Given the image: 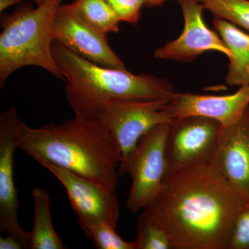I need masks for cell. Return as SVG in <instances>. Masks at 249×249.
Returning <instances> with one entry per match:
<instances>
[{"instance_id": "obj_1", "label": "cell", "mask_w": 249, "mask_h": 249, "mask_svg": "<svg viewBox=\"0 0 249 249\" xmlns=\"http://www.w3.org/2000/svg\"><path fill=\"white\" fill-rule=\"evenodd\" d=\"M249 201L210 163L170 170L142 210L168 232L173 249H228Z\"/></svg>"}, {"instance_id": "obj_2", "label": "cell", "mask_w": 249, "mask_h": 249, "mask_svg": "<svg viewBox=\"0 0 249 249\" xmlns=\"http://www.w3.org/2000/svg\"><path fill=\"white\" fill-rule=\"evenodd\" d=\"M17 143L37 163L65 168L116 193L122 151L99 122L75 116L61 124L51 122L33 128L19 119Z\"/></svg>"}, {"instance_id": "obj_3", "label": "cell", "mask_w": 249, "mask_h": 249, "mask_svg": "<svg viewBox=\"0 0 249 249\" xmlns=\"http://www.w3.org/2000/svg\"><path fill=\"white\" fill-rule=\"evenodd\" d=\"M53 58L65 81L67 101L75 116L93 121L107 103L119 100H170L176 94L168 80L134 74L126 69L101 66L53 40Z\"/></svg>"}, {"instance_id": "obj_4", "label": "cell", "mask_w": 249, "mask_h": 249, "mask_svg": "<svg viewBox=\"0 0 249 249\" xmlns=\"http://www.w3.org/2000/svg\"><path fill=\"white\" fill-rule=\"evenodd\" d=\"M63 0H45L34 9L25 3L11 14L1 15L0 86L19 69H43L58 79L63 76L52 52L55 15Z\"/></svg>"}, {"instance_id": "obj_5", "label": "cell", "mask_w": 249, "mask_h": 249, "mask_svg": "<svg viewBox=\"0 0 249 249\" xmlns=\"http://www.w3.org/2000/svg\"><path fill=\"white\" fill-rule=\"evenodd\" d=\"M171 124L155 126L144 134L137 147L119 166L132 183L126 207L132 213L143 209L159 193L168 173L166 140Z\"/></svg>"}, {"instance_id": "obj_6", "label": "cell", "mask_w": 249, "mask_h": 249, "mask_svg": "<svg viewBox=\"0 0 249 249\" xmlns=\"http://www.w3.org/2000/svg\"><path fill=\"white\" fill-rule=\"evenodd\" d=\"M170 100L112 101L106 105L93 121L105 126L119 142L123 161L132 153L144 134L158 124H172L175 121L166 108Z\"/></svg>"}, {"instance_id": "obj_7", "label": "cell", "mask_w": 249, "mask_h": 249, "mask_svg": "<svg viewBox=\"0 0 249 249\" xmlns=\"http://www.w3.org/2000/svg\"><path fill=\"white\" fill-rule=\"evenodd\" d=\"M222 129L220 123L202 116H187L174 121L165 148L168 171L209 163Z\"/></svg>"}, {"instance_id": "obj_8", "label": "cell", "mask_w": 249, "mask_h": 249, "mask_svg": "<svg viewBox=\"0 0 249 249\" xmlns=\"http://www.w3.org/2000/svg\"><path fill=\"white\" fill-rule=\"evenodd\" d=\"M19 120L15 107L0 116V232L16 237L27 249H30L29 232L22 229L18 219L19 204L14 178Z\"/></svg>"}, {"instance_id": "obj_9", "label": "cell", "mask_w": 249, "mask_h": 249, "mask_svg": "<svg viewBox=\"0 0 249 249\" xmlns=\"http://www.w3.org/2000/svg\"><path fill=\"white\" fill-rule=\"evenodd\" d=\"M53 40L82 58L101 66L126 69L105 35L85 22L70 4H61L53 21Z\"/></svg>"}, {"instance_id": "obj_10", "label": "cell", "mask_w": 249, "mask_h": 249, "mask_svg": "<svg viewBox=\"0 0 249 249\" xmlns=\"http://www.w3.org/2000/svg\"><path fill=\"white\" fill-rule=\"evenodd\" d=\"M178 1L184 19L182 33L176 40L170 41L163 47L156 49L154 58L189 62L209 51L219 52L230 58L231 52L222 37L205 24L203 4L196 0Z\"/></svg>"}, {"instance_id": "obj_11", "label": "cell", "mask_w": 249, "mask_h": 249, "mask_svg": "<svg viewBox=\"0 0 249 249\" xmlns=\"http://www.w3.org/2000/svg\"><path fill=\"white\" fill-rule=\"evenodd\" d=\"M40 164L53 174L65 188L78 220H99L116 229L121 213L116 193L52 163L42 162Z\"/></svg>"}, {"instance_id": "obj_12", "label": "cell", "mask_w": 249, "mask_h": 249, "mask_svg": "<svg viewBox=\"0 0 249 249\" xmlns=\"http://www.w3.org/2000/svg\"><path fill=\"white\" fill-rule=\"evenodd\" d=\"M209 163L249 201V106L237 122L223 127Z\"/></svg>"}, {"instance_id": "obj_13", "label": "cell", "mask_w": 249, "mask_h": 249, "mask_svg": "<svg viewBox=\"0 0 249 249\" xmlns=\"http://www.w3.org/2000/svg\"><path fill=\"white\" fill-rule=\"evenodd\" d=\"M249 106V85L241 86L235 93L225 96L176 93L166 108L174 119L202 116L228 127L237 122Z\"/></svg>"}, {"instance_id": "obj_14", "label": "cell", "mask_w": 249, "mask_h": 249, "mask_svg": "<svg viewBox=\"0 0 249 249\" xmlns=\"http://www.w3.org/2000/svg\"><path fill=\"white\" fill-rule=\"evenodd\" d=\"M212 22L231 52L226 82L230 86L249 85V34L232 23L216 16Z\"/></svg>"}, {"instance_id": "obj_15", "label": "cell", "mask_w": 249, "mask_h": 249, "mask_svg": "<svg viewBox=\"0 0 249 249\" xmlns=\"http://www.w3.org/2000/svg\"><path fill=\"white\" fill-rule=\"evenodd\" d=\"M34 201V225L29 232L31 249H65L63 243L54 229L50 212V197L48 191L36 186L31 191Z\"/></svg>"}, {"instance_id": "obj_16", "label": "cell", "mask_w": 249, "mask_h": 249, "mask_svg": "<svg viewBox=\"0 0 249 249\" xmlns=\"http://www.w3.org/2000/svg\"><path fill=\"white\" fill-rule=\"evenodd\" d=\"M70 6L85 22L105 35L120 30V19L107 0H75Z\"/></svg>"}, {"instance_id": "obj_17", "label": "cell", "mask_w": 249, "mask_h": 249, "mask_svg": "<svg viewBox=\"0 0 249 249\" xmlns=\"http://www.w3.org/2000/svg\"><path fill=\"white\" fill-rule=\"evenodd\" d=\"M135 249H173L169 235L164 228L145 210L137 222Z\"/></svg>"}, {"instance_id": "obj_18", "label": "cell", "mask_w": 249, "mask_h": 249, "mask_svg": "<svg viewBox=\"0 0 249 249\" xmlns=\"http://www.w3.org/2000/svg\"><path fill=\"white\" fill-rule=\"evenodd\" d=\"M80 229L98 249H135L134 242H127L116 233V229L93 219L78 220Z\"/></svg>"}, {"instance_id": "obj_19", "label": "cell", "mask_w": 249, "mask_h": 249, "mask_svg": "<svg viewBox=\"0 0 249 249\" xmlns=\"http://www.w3.org/2000/svg\"><path fill=\"white\" fill-rule=\"evenodd\" d=\"M204 9L249 32V0H204Z\"/></svg>"}, {"instance_id": "obj_20", "label": "cell", "mask_w": 249, "mask_h": 249, "mask_svg": "<svg viewBox=\"0 0 249 249\" xmlns=\"http://www.w3.org/2000/svg\"><path fill=\"white\" fill-rule=\"evenodd\" d=\"M121 22L137 24L142 6L151 7L152 0H107Z\"/></svg>"}, {"instance_id": "obj_21", "label": "cell", "mask_w": 249, "mask_h": 249, "mask_svg": "<svg viewBox=\"0 0 249 249\" xmlns=\"http://www.w3.org/2000/svg\"><path fill=\"white\" fill-rule=\"evenodd\" d=\"M228 249H249V203L236 219Z\"/></svg>"}, {"instance_id": "obj_22", "label": "cell", "mask_w": 249, "mask_h": 249, "mask_svg": "<svg viewBox=\"0 0 249 249\" xmlns=\"http://www.w3.org/2000/svg\"><path fill=\"white\" fill-rule=\"evenodd\" d=\"M0 249H24V246L13 235L0 237Z\"/></svg>"}, {"instance_id": "obj_23", "label": "cell", "mask_w": 249, "mask_h": 249, "mask_svg": "<svg viewBox=\"0 0 249 249\" xmlns=\"http://www.w3.org/2000/svg\"><path fill=\"white\" fill-rule=\"evenodd\" d=\"M23 1H25V0H0V11L2 12L10 6L19 4Z\"/></svg>"}, {"instance_id": "obj_24", "label": "cell", "mask_w": 249, "mask_h": 249, "mask_svg": "<svg viewBox=\"0 0 249 249\" xmlns=\"http://www.w3.org/2000/svg\"><path fill=\"white\" fill-rule=\"evenodd\" d=\"M168 1V0H152L151 7L152 6H160L165 2V1ZM198 2L202 3L204 0H196Z\"/></svg>"}, {"instance_id": "obj_25", "label": "cell", "mask_w": 249, "mask_h": 249, "mask_svg": "<svg viewBox=\"0 0 249 249\" xmlns=\"http://www.w3.org/2000/svg\"><path fill=\"white\" fill-rule=\"evenodd\" d=\"M31 1H34V2H35L36 4H37V6H38V5L42 4V3L44 2V1H45V0H31Z\"/></svg>"}]
</instances>
